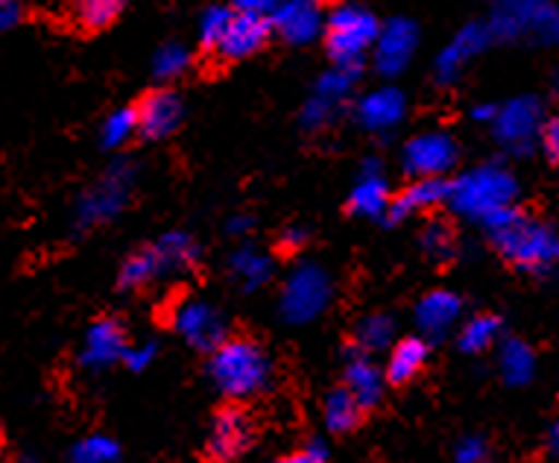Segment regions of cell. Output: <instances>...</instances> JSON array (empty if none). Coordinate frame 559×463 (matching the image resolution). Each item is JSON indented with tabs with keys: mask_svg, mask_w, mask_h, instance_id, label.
<instances>
[{
	"mask_svg": "<svg viewBox=\"0 0 559 463\" xmlns=\"http://www.w3.org/2000/svg\"><path fill=\"white\" fill-rule=\"evenodd\" d=\"M484 226L492 235V244L498 247V252L515 268L545 273L554 264H559L557 232H550L545 223L533 221L527 214L515 212V205L492 214Z\"/></svg>",
	"mask_w": 559,
	"mask_h": 463,
	"instance_id": "cell-1",
	"label": "cell"
},
{
	"mask_svg": "<svg viewBox=\"0 0 559 463\" xmlns=\"http://www.w3.org/2000/svg\"><path fill=\"white\" fill-rule=\"evenodd\" d=\"M209 376L223 396L243 402V399H252L266 390L270 376H273V364H270V355L261 349V343L249 341V337H229L212 353Z\"/></svg>",
	"mask_w": 559,
	"mask_h": 463,
	"instance_id": "cell-2",
	"label": "cell"
},
{
	"mask_svg": "<svg viewBox=\"0 0 559 463\" xmlns=\"http://www.w3.org/2000/svg\"><path fill=\"white\" fill-rule=\"evenodd\" d=\"M519 197V182L501 165H480L451 186L449 205L463 217L486 223L492 214L504 212Z\"/></svg>",
	"mask_w": 559,
	"mask_h": 463,
	"instance_id": "cell-3",
	"label": "cell"
},
{
	"mask_svg": "<svg viewBox=\"0 0 559 463\" xmlns=\"http://www.w3.org/2000/svg\"><path fill=\"white\" fill-rule=\"evenodd\" d=\"M378 33H381V24L369 10L355 3L337 7L325 21V47H329L331 62L360 74L364 59L376 47Z\"/></svg>",
	"mask_w": 559,
	"mask_h": 463,
	"instance_id": "cell-4",
	"label": "cell"
},
{
	"mask_svg": "<svg viewBox=\"0 0 559 463\" xmlns=\"http://www.w3.org/2000/svg\"><path fill=\"white\" fill-rule=\"evenodd\" d=\"M492 36L501 38H536L559 41V10L548 0H496L492 10Z\"/></svg>",
	"mask_w": 559,
	"mask_h": 463,
	"instance_id": "cell-5",
	"label": "cell"
},
{
	"mask_svg": "<svg viewBox=\"0 0 559 463\" xmlns=\"http://www.w3.org/2000/svg\"><path fill=\"white\" fill-rule=\"evenodd\" d=\"M331 302V276L320 264L305 261L290 270V276L282 285V317L287 323H311L329 308Z\"/></svg>",
	"mask_w": 559,
	"mask_h": 463,
	"instance_id": "cell-6",
	"label": "cell"
},
{
	"mask_svg": "<svg viewBox=\"0 0 559 463\" xmlns=\"http://www.w3.org/2000/svg\"><path fill=\"white\" fill-rule=\"evenodd\" d=\"M135 179V167L129 162H118L109 167V174L97 179L76 203V226L80 229H92L100 223H109L111 217H118L123 212V205L129 203V188Z\"/></svg>",
	"mask_w": 559,
	"mask_h": 463,
	"instance_id": "cell-7",
	"label": "cell"
},
{
	"mask_svg": "<svg viewBox=\"0 0 559 463\" xmlns=\"http://www.w3.org/2000/svg\"><path fill=\"white\" fill-rule=\"evenodd\" d=\"M402 165L411 177H445L457 165V144L445 132H419L404 144Z\"/></svg>",
	"mask_w": 559,
	"mask_h": 463,
	"instance_id": "cell-8",
	"label": "cell"
},
{
	"mask_svg": "<svg viewBox=\"0 0 559 463\" xmlns=\"http://www.w3.org/2000/svg\"><path fill=\"white\" fill-rule=\"evenodd\" d=\"M496 139L513 153H524L531 150L536 135H542L545 121H542V106L531 97H519L510 100L504 109H498L496 121H492Z\"/></svg>",
	"mask_w": 559,
	"mask_h": 463,
	"instance_id": "cell-9",
	"label": "cell"
},
{
	"mask_svg": "<svg viewBox=\"0 0 559 463\" xmlns=\"http://www.w3.org/2000/svg\"><path fill=\"white\" fill-rule=\"evenodd\" d=\"M170 323L200 353H214L226 341V325H223L221 314L200 299H182L174 308Z\"/></svg>",
	"mask_w": 559,
	"mask_h": 463,
	"instance_id": "cell-10",
	"label": "cell"
},
{
	"mask_svg": "<svg viewBox=\"0 0 559 463\" xmlns=\"http://www.w3.org/2000/svg\"><path fill=\"white\" fill-rule=\"evenodd\" d=\"M416 45H419V27L407 19H393L378 33V41L372 47V66L384 76L402 74L411 56L416 54Z\"/></svg>",
	"mask_w": 559,
	"mask_h": 463,
	"instance_id": "cell-11",
	"label": "cell"
},
{
	"mask_svg": "<svg viewBox=\"0 0 559 463\" xmlns=\"http://www.w3.org/2000/svg\"><path fill=\"white\" fill-rule=\"evenodd\" d=\"M270 21L282 41L302 47L311 45L313 38H320L329 19H322L320 0H282V7L275 10Z\"/></svg>",
	"mask_w": 559,
	"mask_h": 463,
	"instance_id": "cell-12",
	"label": "cell"
},
{
	"mask_svg": "<svg viewBox=\"0 0 559 463\" xmlns=\"http://www.w3.org/2000/svg\"><path fill=\"white\" fill-rule=\"evenodd\" d=\"M252 437H255L252 435V423H249L243 411H221L212 419V431H209V458H214V461H238L249 452Z\"/></svg>",
	"mask_w": 559,
	"mask_h": 463,
	"instance_id": "cell-13",
	"label": "cell"
},
{
	"mask_svg": "<svg viewBox=\"0 0 559 463\" xmlns=\"http://www.w3.org/2000/svg\"><path fill=\"white\" fill-rule=\"evenodd\" d=\"M185 106L179 94L170 88H156L141 97L138 103V121H141V135L150 141H162L174 135L182 123Z\"/></svg>",
	"mask_w": 559,
	"mask_h": 463,
	"instance_id": "cell-14",
	"label": "cell"
},
{
	"mask_svg": "<svg viewBox=\"0 0 559 463\" xmlns=\"http://www.w3.org/2000/svg\"><path fill=\"white\" fill-rule=\"evenodd\" d=\"M129 343H127V329L118 323V320H97V323L88 325L83 341V353H80V361L88 370H106L111 364L123 361Z\"/></svg>",
	"mask_w": 559,
	"mask_h": 463,
	"instance_id": "cell-15",
	"label": "cell"
},
{
	"mask_svg": "<svg viewBox=\"0 0 559 463\" xmlns=\"http://www.w3.org/2000/svg\"><path fill=\"white\" fill-rule=\"evenodd\" d=\"M273 33V21L261 19V15H249V12H235L226 36L221 38L217 45V56L226 59V62H240V59H249L252 54H258L264 41Z\"/></svg>",
	"mask_w": 559,
	"mask_h": 463,
	"instance_id": "cell-16",
	"label": "cell"
},
{
	"mask_svg": "<svg viewBox=\"0 0 559 463\" xmlns=\"http://www.w3.org/2000/svg\"><path fill=\"white\" fill-rule=\"evenodd\" d=\"M489 38H492V27H484V24H468V27L460 29L437 59V80L442 85L454 83L463 74V68L489 45Z\"/></svg>",
	"mask_w": 559,
	"mask_h": 463,
	"instance_id": "cell-17",
	"label": "cell"
},
{
	"mask_svg": "<svg viewBox=\"0 0 559 463\" xmlns=\"http://www.w3.org/2000/svg\"><path fill=\"white\" fill-rule=\"evenodd\" d=\"M404 109H407V103H404V94L393 85H384V88H376V92H369L364 100L358 103V123L364 130L378 132V135H386V132H393L404 118Z\"/></svg>",
	"mask_w": 559,
	"mask_h": 463,
	"instance_id": "cell-18",
	"label": "cell"
},
{
	"mask_svg": "<svg viewBox=\"0 0 559 463\" xmlns=\"http://www.w3.org/2000/svg\"><path fill=\"white\" fill-rule=\"evenodd\" d=\"M449 194H451V186L442 177H413L411 186L395 197L386 214H390V221L399 223L404 221L407 214L428 212V209H433V205L449 203Z\"/></svg>",
	"mask_w": 559,
	"mask_h": 463,
	"instance_id": "cell-19",
	"label": "cell"
},
{
	"mask_svg": "<svg viewBox=\"0 0 559 463\" xmlns=\"http://www.w3.org/2000/svg\"><path fill=\"white\" fill-rule=\"evenodd\" d=\"M460 314H463V302H460L457 294H451V290H431L416 306V325H419L423 334L442 337V334H449L457 325Z\"/></svg>",
	"mask_w": 559,
	"mask_h": 463,
	"instance_id": "cell-20",
	"label": "cell"
},
{
	"mask_svg": "<svg viewBox=\"0 0 559 463\" xmlns=\"http://www.w3.org/2000/svg\"><path fill=\"white\" fill-rule=\"evenodd\" d=\"M393 205V194L386 179L381 177V162H367V170L348 197V212L360 214V217H381L390 212Z\"/></svg>",
	"mask_w": 559,
	"mask_h": 463,
	"instance_id": "cell-21",
	"label": "cell"
},
{
	"mask_svg": "<svg viewBox=\"0 0 559 463\" xmlns=\"http://www.w3.org/2000/svg\"><path fill=\"white\" fill-rule=\"evenodd\" d=\"M386 372H381L376 364L358 355L346 364V388L352 390V396L358 399L360 408L372 411L384 396Z\"/></svg>",
	"mask_w": 559,
	"mask_h": 463,
	"instance_id": "cell-22",
	"label": "cell"
},
{
	"mask_svg": "<svg viewBox=\"0 0 559 463\" xmlns=\"http://www.w3.org/2000/svg\"><path fill=\"white\" fill-rule=\"evenodd\" d=\"M425 364H428V343L423 337H404L395 343L393 353L386 358V381L402 388L423 372Z\"/></svg>",
	"mask_w": 559,
	"mask_h": 463,
	"instance_id": "cell-23",
	"label": "cell"
},
{
	"mask_svg": "<svg viewBox=\"0 0 559 463\" xmlns=\"http://www.w3.org/2000/svg\"><path fill=\"white\" fill-rule=\"evenodd\" d=\"M158 252V264H162V276H170V273H182V270L193 268L197 259H200V250L193 244L191 235L185 232H167L158 238V244H153Z\"/></svg>",
	"mask_w": 559,
	"mask_h": 463,
	"instance_id": "cell-24",
	"label": "cell"
},
{
	"mask_svg": "<svg viewBox=\"0 0 559 463\" xmlns=\"http://www.w3.org/2000/svg\"><path fill=\"white\" fill-rule=\"evenodd\" d=\"M360 414H364V408L346 384L340 390H331L325 405H322V419H325V428L331 435H348L360 423Z\"/></svg>",
	"mask_w": 559,
	"mask_h": 463,
	"instance_id": "cell-25",
	"label": "cell"
},
{
	"mask_svg": "<svg viewBox=\"0 0 559 463\" xmlns=\"http://www.w3.org/2000/svg\"><path fill=\"white\" fill-rule=\"evenodd\" d=\"M498 370L504 376L507 384H527L533 379V370H536V358H533V349L524 341H510L501 343V353H498Z\"/></svg>",
	"mask_w": 559,
	"mask_h": 463,
	"instance_id": "cell-26",
	"label": "cell"
},
{
	"mask_svg": "<svg viewBox=\"0 0 559 463\" xmlns=\"http://www.w3.org/2000/svg\"><path fill=\"white\" fill-rule=\"evenodd\" d=\"M127 3L129 0H74L71 12H74L76 27L85 33H100L123 15Z\"/></svg>",
	"mask_w": 559,
	"mask_h": 463,
	"instance_id": "cell-27",
	"label": "cell"
},
{
	"mask_svg": "<svg viewBox=\"0 0 559 463\" xmlns=\"http://www.w3.org/2000/svg\"><path fill=\"white\" fill-rule=\"evenodd\" d=\"M229 264L231 273L243 282L247 290H255V287H261L273 276V259L264 256V252H258L255 247H240V250H235Z\"/></svg>",
	"mask_w": 559,
	"mask_h": 463,
	"instance_id": "cell-28",
	"label": "cell"
},
{
	"mask_svg": "<svg viewBox=\"0 0 559 463\" xmlns=\"http://www.w3.org/2000/svg\"><path fill=\"white\" fill-rule=\"evenodd\" d=\"M153 278H162L158 252H156V247H144V250H138L135 256H129V259L123 261L118 282L123 290H132V287L150 285Z\"/></svg>",
	"mask_w": 559,
	"mask_h": 463,
	"instance_id": "cell-29",
	"label": "cell"
},
{
	"mask_svg": "<svg viewBox=\"0 0 559 463\" xmlns=\"http://www.w3.org/2000/svg\"><path fill=\"white\" fill-rule=\"evenodd\" d=\"M498 334H501V323H498V317L477 314V317H472V320H468L463 329H460L457 346L468 355H480L498 341Z\"/></svg>",
	"mask_w": 559,
	"mask_h": 463,
	"instance_id": "cell-30",
	"label": "cell"
},
{
	"mask_svg": "<svg viewBox=\"0 0 559 463\" xmlns=\"http://www.w3.org/2000/svg\"><path fill=\"white\" fill-rule=\"evenodd\" d=\"M395 334V320L390 314H369L360 320L358 332V346L364 353H381V349H390Z\"/></svg>",
	"mask_w": 559,
	"mask_h": 463,
	"instance_id": "cell-31",
	"label": "cell"
},
{
	"mask_svg": "<svg viewBox=\"0 0 559 463\" xmlns=\"http://www.w3.org/2000/svg\"><path fill=\"white\" fill-rule=\"evenodd\" d=\"M135 132H141V121H138V106H123V109H115L103 123V147H123Z\"/></svg>",
	"mask_w": 559,
	"mask_h": 463,
	"instance_id": "cell-32",
	"label": "cell"
},
{
	"mask_svg": "<svg viewBox=\"0 0 559 463\" xmlns=\"http://www.w3.org/2000/svg\"><path fill=\"white\" fill-rule=\"evenodd\" d=\"M188 68H191V54H188V47L176 45V41L158 47V54L153 56V76L158 83H174Z\"/></svg>",
	"mask_w": 559,
	"mask_h": 463,
	"instance_id": "cell-33",
	"label": "cell"
},
{
	"mask_svg": "<svg viewBox=\"0 0 559 463\" xmlns=\"http://www.w3.org/2000/svg\"><path fill=\"white\" fill-rule=\"evenodd\" d=\"M120 458V446L106 435H92L80 440L71 452V461L76 463H111Z\"/></svg>",
	"mask_w": 559,
	"mask_h": 463,
	"instance_id": "cell-34",
	"label": "cell"
},
{
	"mask_svg": "<svg viewBox=\"0 0 559 463\" xmlns=\"http://www.w3.org/2000/svg\"><path fill=\"white\" fill-rule=\"evenodd\" d=\"M231 19H235V12L226 10V7H212V10L202 12V19H200V45L209 47V50H217V45H221V38L226 36V29H229Z\"/></svg>",
	"mask_w": 559,
	"mask_h": 463,
	"instance_id": "cell-35",
	"label": "cell"
},
{
	"mask_svg": "<svg viewBox=\"0 0 559 463\" xmlns=\"http://www.w3.org/2000/svg\"><path fill=\"white\" fill-rule=\"evenodd\" d=\"M340 109H343V103L331 100V97H325V94L320 92H313L311 100L302 106L305 130H322V127H329V123L340 115Z\"/></svg>",
	"mask_w": 559,
	"mask_h": 463,
	"instance_id": "cell-36",
	"label": "cell"
},
{
	"mask_svg": "<svg viewBox=\"0 0 559 463\" xmlns=\"http://www.w3.org/2000/svg\"><path fill=\"white\" fill-rule=\"evenodd\" d=\"M423 250L431 256L433 261L451 259L454 252V235L445 223H431L428 229L423 232Z\"/></svg>",
	"mask_w": 559,
	"mask_h": 463,
	"instance_id": "cell-37",
	"label": "cell"
},
{
	"mask_svg": "<svg viewBox=\"0 0 559 463\" xmlns=\"http://www.w3.org/2000/svg\"><path fill=\"white\" fill-rule=\"evenodd\" d=\"M454 458H457L460 463H480L489 458V446H486L484 437L468 435L457 443V452H454Z\"/></svg>",
	"mask_w": 559,
	"mask_h": 463,
	"instance_id": "cell-38",
	"label": "cell"
},
{
	"mask_svg": "<svg viewBox=\"0 0 559 463\" xmlns=\"http://www.w3.org/2000/svg\"><path fill=\"white\" fill-rule=\"evenodd\" d=\"M156 353H158V346L153 341L135 343V346H129V349H127L123 361H127V367L132 372H141V370H147L150 364H153Z\"/></svg>",
	"mask_w": 559,
	"mask_h": 463,
	"instance_id": "cell-39",
	"label": "cell"
},
{
	"mask_svg": "<svg viewBox=\"0 0 559 463\" xmlns=\"http://www.w3.org/2000/svg\"><path fill=\"white\" fill-rule=\"evenodd\" d=\"M287 461H290V463H322V461H329V446L322 443V440H308V443H305L296 454H290Z\"/></svg>",
	"mask_w": 559,
	"mask_h": 463,
	"instance_id": "cell-40",
	"label": "cell"
},
{
	"mask_svg": "<svg viewBox=\"0 0 559 463\" xmlns=\"http://www.w3.org/2000/svg\"><path fill=\"white\" fill-rule=\"evenodd\" d=\"M24 21V0H0V27L12 29Z\"/></svg>",
	"mask_w": 559,
	"mask_h": 463,
	"instance_id": "cell-41",
	"label": "cell"
},
{
	"mask_svg": "<svg viewBox=\"0 0 559 463\" xmlns=\"http://www.w3.org/2000/svg\"><path fill=\"white\" fill-rule=\"evenodd\" d=\"M238 12H249V15H261V19H273L275 10L282 7V0H235Z\"/></svg>",
	"mask_w": 559,
	"mask_h": 463,
	"instance_id": "cell-42",
	"label": "cell"
},
{
	"mask_svg": "<svg viewBox=\"0 0 559 463\" xmlns=\"http://www.w3.org/2000/svg\"><path fill=\"white\" fill-rule=\"evenodd\" d=\"M542 147H545L550 162L559 167V118L545 121V130H542Z\"/></svg>",
	"mask_w": 559,
	"mask_h": 463,
	"instance_id": "cell-43",
	"label": "cell"
},
{
	"mask_svg": "<svg viewBox=\"0 0 559 463\" xmlns=\"http://www.w3.org/2000/svg\"><path fill=\"white\" fill-rule=\"evenodd\" d=\"M305 241H308V232L299 229V226H290V229H285V235H282V247L285 250H302Z\"/></svg>",
	"mask_w": 559,
	"mask_h": 463,
	"instance_id": "cell-44",
	"label": "cell"
},
{
	"mask_svg": "<svg viewBox=\"0 0 559 463\" xmlns=\"http://www.w3.org/2000/svg\"><path fill=\"white\" fill-rule=\"evenodd\" d=\"M226 232L235 235V238H243V235L252 232V217H247V214H235V217H229V223H226Z\"/></svg>",
	"mask_w": 559,
	"mask_h": 463,
	"instance_id": "cell-45",
	"label": "cell"
},
{
	"mask_svg": "<svg viewBox=\"0 0 559 463\" xmlns=\"http://www.w3.org/2000/svg\"><path fill=\"white\" fill-rule=\"evenodd\" d=\"M496 106H475V109H472V118H475L477 123H492L496 121Z\"/></svg>",
	"mask_w": 559,
	"mask_h": 463,
	"instance_id": "cell-46",
	"label": "cell"
},
{
	"mask_svg": "<svg viewBox=\"0 0 559 463\" xmlns=\"http://www.w3.org/2000/svg\"><path fill=\"white\" fill-rule=\"evenodd\" d=\"M548 449L554 458H559V419L550 426V435H548Z\"/></svg>",
	"mask_w": 559,
	"mask_h": 463,
	"instance_id": "cell-47",
	"label": "cell"
}]
</instances>
